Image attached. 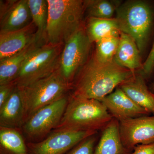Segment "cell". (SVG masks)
<instances>
[{
  "mask_svg": "<svg viewBox=\"0 0 154 154\" xmlns=\"http://www.w3.org/2000/svg\"><path fill=\"white\" fill-rule=\"evenodd\" d=\"M135 75L134 72L120 66L114 60L103 63L94 57L75 78L70 96L101 101Z\"/></svg>",
  "mask_w": 154,
  "mask_h": 154,
  "instance_id": "1",
  "label": "cell"
},
{
  "mask_svg": "<svg viewBox=\"0 0 154 154\" xmlns=\"http://www.w3.org/2000/svg\"><path fill=\"white\" fill-rule=\"evenodd\" d=\"M113 117L101 101L69 96L63 116L52 131L103 129Z\"/></svg>",
  "mask_w": 154,
  "mask_h": 154,
  "instance_id": "2",
  "label": "cell"
},
{
  "mask_svg": "<svg viewBox=\"0 0 154 154\" xmlns=\"http://www.w3.org/2000/svg\"><path fill=\"white\" fill-rule=\"evenodd\" d=\"M47 43L64 44L82 25L85 12L82 0H47Z\"/></svg>",
  "mask_w": 154,
  "mask_h": 154,
  "instance_id": "3",
  "label": "cell"
},
{
  "mask_svg": "<svg viewBox=\"0 0 154 154\" xmlns=\"http://www.w3.org/2000/svg\"><path fill=\"white\" fill-rule=\"evenodd\" d=\"M72 88V86L63 76L59 69L52 74L31 85L19 88L25 122L42 107L67 95Z\"/></svg>",
  "mask_w": 154,
  "mask_h": 154,
  "instance_id": "4",
  "label": "cell"
},
{
  "mask_svg": "<svg viewBox=\"0 0 154 154\" xmlns=\"http://www.w3.org/2000/svg\"><path fill=\"white\" fill-rule=\"evenodd\" d=\"M154 14L151 6L142 1H130L119 6L116 19L120 32L132 37L143 52L151 33Z\"/></svg>",
  "mask_w": 154,
  "mask_h": 154,
  "instance_id": "5",
  "label": "cell"
},
{
  "mask_svg": "<svg viewBox=\"0 0 154 154\" xmlns=\"http://www.w3.org/2000/svg\"><path fill=\"white\" fill-rule=\"evenodd\" d=\"M64 45L47 43L33 51L24 62L13 82L16 86L26 87L48 76L57 70Z\"/></svg>",
  "mask_w": 154,
  "mask_h": 154,
  "instance_id": "6",
  "label": "cell"
},
{
  "mask_svg": "<svg viewBox=\"0 0 154 154\" xmlns=\"http://www.w3.org/2000/svg\"><path fill=\"white\" fill-rule=\"evenodd\" d=\"M92 43L82 26L64 45L59 69L72 86L77 75L88 62Z\"/></svg>",
  "mask_w": 154,
  "mask_h": 154,
  "instance_id": "7",
  "label": "cell"
},
{
  "mask_svg": "<svg viewBox=\"0 0 154 154\" xmlns=\"http://www.w3.org/2000/svg\"><path fill=\"white\" fill-rule=\"evenodd\" d=\"M69 96L66 95L42 107L28 119L22 126V132L28 142H37L53 131L63 116Z\"/></svg>",
  "mask_w": 154,
  "mask_h": 154,
  "instance_id": "8",
  "label": "cell"
},
{
  "mask_svg": "<svg viewBox=\"0 0 154 154\" xmlns=\"http://www.w3.org/2000/svg\"><path fill=\"white\" fill-rule=\"evenodd\" d=\"M97 132L94 131H52L41 141L27 143L28 154H66L82 141Z\"/></svg>",
  "mask_w": 154,
  "mask_h": 154,
  "instance_id": "9",
  "label": "cell"
},
{
  "mask_svg": "<svg viewBox=\"0 0 154 154\" xmlns=\"http://www.w3.org/2000/svg\"><path fill=\"white\" fill-rule=\"evenodd\" d=\"M122 141L127 149L154 142V116H142L119 121Z\"/></svg>",
  "mask_w": 154,
  "mask_h": 154,
  "instance_id": "10",
  "label": "cell"
},
{
  "mask_svg": "<svg viewBox=\"0 0 154 154\" xmlns=\"http://www.w3.org/2000/svg\"><path fill=\"white\" fill-rule=\"evenodd\" d=\"M32 22L28 0L0 1V32L20 30Z\"/></svg>",
  "mask_w": 154,
  "mask_h": 154,
  "instance_id": "11",
  "label": "cell"
},
{
  "mask_svg": "<svg viewBox=\"0 0 154 154\" xmlns=\"http://www.w3.org/2000/svg\"><path fill=\"white\" fill-rule=\"evenodd\" d=\"M101 102L113 118L119 121L144 116L148 112L130 99L119 87Z\"/></svg>",
  "mask_w": 154,
  "mask_h": 154,
  "instance_id": "12",
  "label": "cell"
},
{
  "mask_svg": "<svg viewBox=\"0 0 154 154\" xmlns=\"http://www.w3.org/2000/svg\"><path fill=\"white\" fill-rule=\"evenodd\" d=\"M36 31L32 22L20 30L0 32V60L20 52L37 41Z\"/></svg>",
  "mask_w": 154,
  "mask_h": 154,
  "instance_id": "13",
  "label": "cell"
},
{
  "mask_svg": "<svg viewBox=\"0 0 154 154\" xmlns=\"http://www.w3.org/2000/svg\"><path fill=\"white\" fill-rule=\"evenodd\" d=\"M25 122L22 98L19 88L16 87L8 100L0 107V126L19 129Z\"/></svg>",
  "mask_w": 154,
  "mask_h": 154,
  "instance_id": "14",
  "label": "cell"
},
{
  "mask_svg": "<svg viewBox=\"0 0 154 154\" xmlns=\"http://www.w3.org/2000/svg\"><path fill=\"white\" fill-rule=\"evenodd\" d=\"M140 54L134 39L121 32L118 48L113 58L115 62L122 67L134 72L142 67Z\"/></svg>",
  "mask_w": 154,
  "mask_h": 154,
  "instance_id": "15",
  "label": "cell"
},
{
  "mask_svg": "<svg viewBox=\"0 0 154 154\" xmlns=\"http://www.w3.org/2000/svg\"><path fill=\"white\" fill-rule=\"evenodd\" d=\"M103 129L94 154H126L127 149L122 141L119 121L113 118Z\"/></svg>",
  "mask_w": 154,
  "mask_h": 154,
  "instance_id": "16",
  "label": "cell"
},
{
  "mask_svg": "<svg viewBox=\"0 0 154 154\" xmlns=\"http://www.w3.org/2000/svg\"><path fill=\"white\" fill-rule=\"evenodd\" d=\"M119 88L136 104L154 114V96L149 91L143 78L135 75Z\"/></svg>",
  "mask_w": 154,
  "mask_h": 154,
  "instance_id": "17",
  "label": "cell"
},
{
  "mask_svg": "<svg viewBox=\"0 0 154 154\" xmlns=\"http://www.w3.org/2000/svg\"><path fill=\"white\" fill-rule=\"evenodd\" d=\"M42 45L36 41L20 52L0 60V85L14 82L27 57Z\"/></svg>",
  "mask_w": 154,
  "mask_h": 154,
  "instance_id": "18",
  "label": "cell"
},
{
  "mask_svg": "<svg viewBox=\"0 0 154 154\" xmlns=\"http://www.w3.org/2000/svg\"><path fill=\"white\" fill-rule=\"evenodd\" d=\"M86 33L92 43L102 38L121 33L116 19L89 17L85 28Z\"/></svg>",
  "mask_w": 154,
  "mask_h": 154,
  "instance_id": "19",
  "label": "cell"
},
{
  "mask_svg": "<svg viewBox=\"0 0 154 154\" xmlns=\"http://www.w3.org/2000/svg\"><path fill=\"white\" fill-rule=\"evenodd\" d=\"M32 22L36 29V41L40 44L47 43L46 31L48 17L47 0H28Z\"/></svg>",
  "mask_w": 154,
  "mask_h": 154,
  "instance_id": "20",
  "label": "cell"
},
{
  "mask_svg": "<svg viewBox=\"0 0 154 154\" xmlns=\"http://www.w3.org/2000/svg\"><path fill=\"white\" fill-rule=\"evenodd\" d=\"M17 129L0 126V154H28L27 143Z\"/></svg>",
  "mask_w": 154,
  "mask_h": 154,
  "instance_id": "21",
  "label": "cell"
},
{
  "mask_svg": "<svg viewBox=\"0 0 154 154\" xmlns=\"http://www.w3.org/2000/svg\"><path fill=\"white\" fill-rule=\"evenodd\" d=\"M120 35L111 36L102 38L96 42L94 57L99 62H109L113 60L117 51Z\"/></svg>",
  "mask_w": 154,
  "mask_h": 154,
  "instance_id": "22",
  "label": "cell"
},
{
  "mask_svg": "<svg viewBox=\"0 0 154 154\" xmlns=\"http://www.w3.org/2000/svg\"><path fill=\"white\" fill-rule=\"evenodd\" d=\"M84 2L85 12L89 17L99 19H112L118 7L107 0H87Z\"/></svg>",
  "mask_w": 154,
  "mask_h": 154,
  "instance_id": "23",
  "label": "cell"
},
{
  "mask_svg": "<svg viewBox=\"0 0 154 154\" xmlns=\"http://www.w3.org/2000/svg\"><path fill=\"white\" fill-rule=\"evenodd\" d=\"M95 135L82 141L66 154H94L96 142Z\"/></svg>",
  "mask_w": 154,
  "mask_h": 154,
  "instance_id": "24",
  "label": "cell"
},
{
  "mask_svg": "<svg viewBox=\"0 0 154 154\" xmlns=\"http://www.w3.org/2000/svg\"><path fill=\"white\" fill-rule=\"evenodd\" d=\"M16 87L13 82L0 85V107L8 100Z\"/></svg>",
  "mask_w": 154,
  "mask_h": 154,
  "instance_id": "25",
  "label": "cell"
},
{
  "mask_svg": "<svg viewBox=\"0 0 154 154\" xmlns=\"http://www.w3.org/2000/svg\"><path fill=\"white\" fill-rule=\"evenodd\" d=\"M142 68L146 75L150 74L154 68V42L151 50Z\"/></svg>",
  "mask_w": 154,
  "mask_h": 154,
  "instance_id": "26",
  "label": "cell"
},
{
  "mask_svg": "<svg viewBox=\"0 0 154 154\" xmlns=\"http://www.w3.org/2000/svg\"><path fill=\"white\" fill-rule=\"evenodd\" d=\"M132 154H154V142L136 146L134 148V152Z\"/></svg>",
  "mask_w": 154,
  "mask_h": 154,
  "instance_id": "27",
  "label": "cell"
},
{
  "mask_svg": "<svg viewBox=\"0 0 154 154\" xmlns=\"http://www.w3.org/2000/svg\"></svg>",
  "mask_w": 154,
  "mask_h": 154,
  "instance_id": "28",
  "label": "cell"
}]
</instances>
